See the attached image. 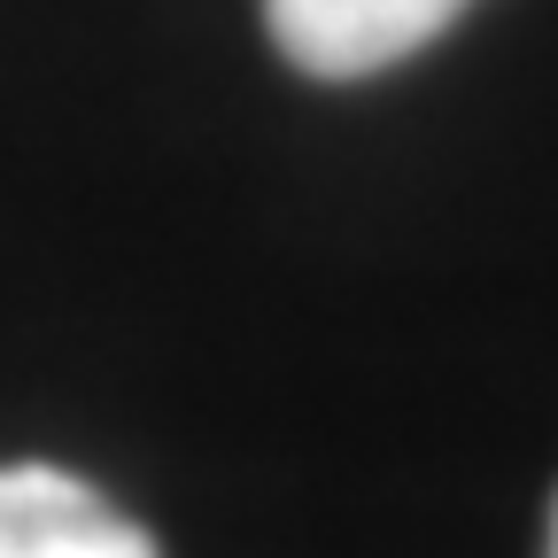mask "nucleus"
<instances>
[{
    "instance_id": "2",
    "label": "nucleus",
    "mask_w": 558,
    "mask_h": 558,
    "mask_svg": "<svg viewBox=\"0 0 558 558\" xmlns=\"http://www.w3.org/2000/svg\"><path fill=\"white\" fill-rule=\"evenodd\" d=\"M0 558H156V543L78 473L0 465Z\"/></svg>"
},
{
    "instance_id": "3",
    "label": "nucleus",
    "mask_w": 558,
    "mask_h": 558,
    "mask_svg": "<svg viewBox=\"0 0 558 558\" xmlns=\"http://www.w3.org/2000/svg\"><path fill=\"white\" fill-rule=\"evenodd\" d=\"M543 558H558V512H550V550H543Z\"/></svg>"
},
{
    "instance_id": "1",
    "label": "nucleus",
    "mask_w": 558,
    "mask_h": 558,
    "mask_svg": "<svg viewBox=\"0 0 558 558\" xmlns=\"http://www.w3.org/2000/svg\"><path fill=\"white\" fill-rule=\"evenodd\" d=\"M473 0H264V32L303 78H373L442 39Z\"/></svg>"
}]
</instances>
